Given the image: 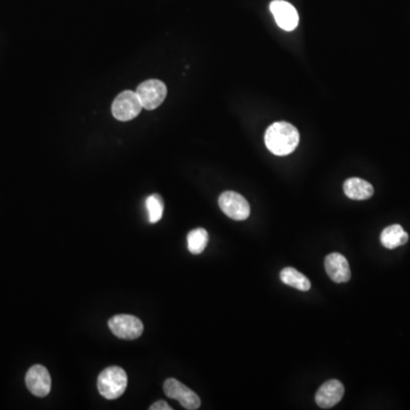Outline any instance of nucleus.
Instances as JSON below:
<instances>
[{
  "label": "nucleus",
  "mask_w": 410,
  "mask_h": 410,
  "mask_svg": "<svg viewBox=\"0 0 410 410\" xmlns=\"http://www.w3.org/2000/svg\"><path fill=\"white\" fill-rule=\"evenodd\" d=\"M299 142L300 133L297 128L284 121L272 123L265 131V146L272 154L277 156H285L293 153L299 145Z\"/></svg>",
  "instance_id": "1"
},
{
  "label": "nucleus",
  "mask_w": 410,
  "mask_h": 410,
  "mask_svg": "<svg viewBox=\"0 0 410 410\" xmlns=\"http://www.w3.org/2000/svg\"><path fill=\"white\" fill-rule=\"evenodd\" d=\"M126 385H128L126 372L121 367H108L98 376V391L108 400L120 397L126 391Z\"/></svg>",
  "instance_id": "2"
},
{
  "label": "nucleus",
  "mask_w": 410,
  "mask_h": 410,
  "mask_svg": "<svg viewBox=\"0 0 410 410\" xmlns=\"http://www.w3.org/2000/svg\"><path fill=\"white\" fill-rule=\"evenodd\" d=\"M108 327L117 338L136 340L144 331L142 320L131 315H117L108 320Z\"/></svg>",
  "instance_id": "3"
},
{
  "label": "nucleus",
  "mask_w": 410,
  "mask_h": 410,
  "mask_svg": "<svg viewBox=\"0 0 410 410\" xmlns=\"http://www.w3.org/2000/svg\"><path fill=\"white\" fill-rule=\"evenodd\" d=\"M142 110V105L139 101L136 92L131 90L121 92L114 99L112 104V113L119 121H130L135 119Z\"/></svg>",
  "instance_id": "4"
},
{
  "label": "nucleus",
  "mask_w": 410,
  "mask_h": 410,
  "mask_svg": "<svg viewBox=\"0 0 410 410\" xmlns=\"http://www.w3.org/2000/svg\"><path fill=\"white\" fill-rule=\"evenodd\" d=\"M136 94L142 103V108L154 110L158 108L167 97V87L160 80H147L138 85Z\"/></svg>",
  "instance_id": "5"
},
{
  "label": "nucleus",
  "mask_w": 410,
  "mask_h": 410,
  "mask_svg": "<svg viewBox=\"0 0 410 410\" xmlns=\"http://www.w3.org/2000/svg\"><path fill=\"white\" fill-rule=\"evenodd\" d=\"M219 206L224 215L236 221H243L249 217V204L243 196L235 192H224L219 197Z\"/></svg>",
  "instance_id": "6"
},
{
  "label": "nucleus",
  "mask_w": 410,
  "mask_h": 410,
  "mask_svg": "<svg viewBox=\"0 0 410 410\" xmlns=\"http://www.w3.org/2000/svg\"><path fill=\"white\" fill-rule=\"evenodd\" d=\"M163 390L167 397L176 399L185 409L196 410L201 407V399L195 392L176 379H167Z\"/></svg>",
  "instance_id": "7"
},
{
  "label": "nucleus",
  "mask_w": 410,
  "mask_h": 410,
  "mask_svg": "<svg viewBox=\"0 0 410 410\" xmlns=\"http://www.w3.org/2000/svg\"><path fill=\"white\" fill-rule=\"evenodd\" d=\"M26 384L32 395L39 397H46L51 392V374L46 367L35 365L26 372Z\"/></svg>",
  "instance_id": "8"
},
{
  "label": "nucleus",
  "mask_w": 410,
  "mask_h": 410,
  "mask_svg": "<svg viewBox=\"0 0 410 410\" xmlns=\"http://www.w3.org/2000/svg\"><path fill=\"white\" fill-rule=\"evenodd\" d=\"M270 10L276 23L285 31H293L299 24V14L293 5L285 0H274L270 3Z\"/></svg>",
  "instance_id": "9"
},
{
  "label": "nucleus",
  "mask_w": 410,
  "mask_h": 410,
  "mask_svg": "<svg viewBox=\"0 0 410 410\" xmlns=\"http://www.w3.org/2000/svg\"><path fill=\"white\" fill-rule=\"evenodd\" d=\"M344 385L338 379H329L315 393V404L322 409L334 407L342 400Z\"/></svg>",
  "instance_id": "10"
},
{
  "label": "nucleus",
  "mask_w": 410,
  "mask_h": 410,
  "mask_svg": "<svg viewBox=\"0 0 410 410\" xmlns=\"http://www.w3.org/2000/svg\"><path fill=\"white\" fill-rule=\"evenodd\" d=\"M325 269L328 276L335 283H347L350 281L351 270L347 258L341 253H331L326 256Z\"/></svg>",
  "instance_id": "11"
},
{
  "label": "nucleus",
  "mask_w": 410,
  "mask_h": 410,
  "mask_svg": "<svg viewBox=\"0 0 410 410\" xmlns=\"http://www.w3.org/2000/svg\"><path fill=\"white\" fill-rule=\"evenodd\" d=\"M345 195L351 199L363 201L368 199L374 195V187L366 180L360 178H349L343 185Z\"/></svg>",
  "instance_id": "12"
},
{
  "label": "nucleus",
  "mask_w": 410,
  "mask_h": 410,
  "mask_svg": "<svg viewBox=\"0 0 410 410\" xmlns=\"http://www.w3.org/2000/svg\"><path fill=\"white\" fill-rule=\"evenodd\" d=\"M408 240L409 236L400 224L388 226L381 233V243L388 249H395L399 246L404 245Z\"/></svg>",
  "instance_id": "13"
},
{
  "label": "nucleus",
  "mask_w": 410,
  "mask_h": 410,
  "mask_svg": "<svg viewBox=\"0 0 410 410\" xmlns=\"http://www.w3.org/2000/svg\"><path fill=\"white\" fill-rule=\"evenodd\" d=\"M281 281L288 286L294 287L297 290H304V292L309 290L311 287L309 279L292 267H287L281 270Z\"/></svg>",
  "instance_id": "14"
},
{
  "label": "nucleus",
  "mask_w": 410,
  "mask_h": 410,
  "mask_svg": "<svg viewBox=\"0 0 410 410\" xmlns=\"http://www.w3.org/2000/svg\"><path fill=\"white\" fill-rule=\"evenodd\" d=\"M208 233L204 228H197L190 231L187 236V245L192 254H201L208 245Z\"/></svg>",
  "instance_id": "15"
},
{
  "label": "nucleus",
  "mask_w": 410,
  "mask_h": 410,
  "mask_svg": "<svg viewBox=\"0 0 410 410\" xmlns=\"http://www.w3.org/2000/svg\"><path fill=\"white\" fill-rule=\"evenodd\" d=\"M146 208L149 212V221L151 224H156L161 220L163 215L164 205L161 196L153 194L146 199Z\"/></svg>",
  "instance_id": "16"
},
{
  "label": "nucleus",
  "mask_w": 410,
  "mask_h": 410,
  "mask_svg": "<svg viewBox=\"0 0 410 410\" xmlns=\"http://www.w3.org/2000/svg\"><path fill=\"white\" fill-rule=\"evenodd\" d=\"M151 410H172V407H170L165 401L160 400L156 401L154 404H151L149 407Z\"/></svg>",
  "instance_id": "17"
}]
</instances>
